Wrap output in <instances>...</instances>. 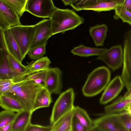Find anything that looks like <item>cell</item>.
<instances>
[{
    "instance_id": "23",
    "label": "cell",
    "mask_w": 131,
    "mask_h": 131,
    "mask_svg": "<svg viewBox=\"0 0 131 131\" xmlns=\"http://www.w3.org/2000/svg\"><path fill=\"white\" fill-rule=\"evenodd\" d=\"M72 110L63 116L52 125L51 131H71L72 121L73 116Z\"/></svg>"
},
{
    "instance_id": "32",
    "label": "cell",
    "mask_w": 131,
    "mask_h": 131,
    "mask_svg": "<svg viewBox=\"0 0 131 131\" xmlns=\"http://www.w3.org/2000/svg\"><path fill=\"white\" fill-rule=\"evenodd\" d=\"M120 122L127 131H130L131 129V114L124 112L118 114Z\"/></svg>"
},
{
    "instance_id": "27",
    "label": "cell",
    "mask_w": 131,
    "mask_h": 131,
    "mask_svg": "<svg viewBox=\"0 0 131 131\" xmlns=\"http://www.w3.org/2000/svg\"><path fill=\"white\" fill-rule=\"evenodd\" d=\"M47 70L30 74L24 80L31 81L36 84L44 87Z\"/></svg>"
},
{
    "instance_id": "37",
    "label": "cell",
    "mask_w": 131,
    "mask_h": 131,
    "mask_svg": "<svg viewBox=\"0 0 131 131\" xmlns=\"http://www.w3.org/2000/svg\"><path fill=\"white\" fill-rule=\"evenodd\" d=\"M10 27L0 13V28L3 30Z\"/></svg>"
},
{
    "instance_id": "15",
    "label": "cell",
    "mask_w": 131,
    "mask_h": 131,
    "mask_svg": "<svg viewBox=\"0 0 131 131\" xmlns=\"http://www.w3.org/2000/svg\"><path fill=\"white\" fill-rule=\"evenodd\" d=\"M3 36L7 53L22 63L23 60L19 48L8 28L3 30Z\"/></svg>"
},
{
    "instance_id": "20",
    "label": "cell",
    "mask_w": 131,
    "mask_h": 131,
    "mask_svg": "<svg viewBox=\"0 0 131 131\" xmlns=\"http://www.w3.org/2000/svg\"><path fill=\"white\" fill-rule=\"evenodd\" d=\"M107 31V26L104 24L97 25L89 28L90 34L96 46H103Z\"/></svg>"
},
{
    "instance_id": "29",
    "label": "cell",
    "mask_w": 131,
    "mask_h": 131,
    "mask_svg": "<svg viewBox=\"0 0 131 131\" xmlns=\"http://www.w3.org/2000/svg\"><path fill=\"white\" fill-rule=\"evenodd\" d=\"M47 42L34 46L29 49L27 54L31 59L37 60L43 57L46 54Z\"/></svg>"
},
{
    "instance_id": "5",
    "label": "cell",
    "mask_w": 131,
    "mask_h": 131,
    "mask_svg": "<svg viewBox=\"0 0 131 131\" xmlns=\"http://www.w3.org/2000/svg\"><path fill=\"white\" fill-rule=\"evenodd\" d=\"M75 93L73 89L70 88L61 93L55 102L50 118V123L54 124L63 116L73 110Z\"/></svg>"
},
{
    "instance_id": "8",
    "label": "cell",
    "mask_w": 131,
    "mask_h": 131,
    "mask_svg": "<svg viewBox=\"0 0 131 131\" xmlns=\"http://www.w3.org/2000/svg\"><path fill=\"white\" fill-rule=\"evenodd\" d=\"M127 131L119 119L118 114H106L93 120L90 131Z\"/></svg>"
},
{
    "instance_id": "6",
    "label": "cell",
    "mask_w": 131,
    "mask_h": 131,
    "mask_svg": "<svg viewBox=\"0 0 131 131\" xmlns=\"http://www.w3.org/2000/svg\"><path fill=\"white\" fill-rule=\"evenodd\" d=\"M34 26L21 25L8 28L18 46L23 60L30 49Z\"/></svg>"
},
{
    "instance_id": "4",
    "label": "cell",
    "mask_w": 131,
    "mask_h": 131,
    "mask_svg": "<svg viewBox=\"0 0 131 131\" xmlns=\"http://www.w3.org/2000/svg\"><path fill=\"white\" fill-rule=\"evenodd\" d=\"M125 0H71L70 5L77 11L92 10L100 12L114 10Z\"/></svg>"
},
{
    "instance_id": "11",
    "label": "cell",
    "mask_w": 131,
    "mask_h": 131,
    "mask_svg": "<svg viewBox=\"0 0 131 131\" xmlns=\"http://www.w3.org/2000/svg\"><path fill=\"white\" fill-rule=\"evenodd\" d=\"M34 26L30 49L47 42L48 39L53 36L50 18L43 20Z\"/></svg>"
},
{
    "instance_id": "2",
    "label": "cell",
    "mask_w": 131,
    "mask_h": 131,
    "mask_svg": "<svg viewBox=\"0 0 131 131\" xmlns=\"http://www.w3.org/2000/svg\"><path fill=\"white\" fill-rule=\"evenodd\" d=\"M41 87L31 81L23 80L16 82L4 94L18 100L21 104L24 110L33 112L34 101L38 91Z\"/></svg>"
},
{
    "instance_id": "1",
    "label": "cell",
    "mask_w": 131,
    "mask_h": 131,
    "mask_svg": "<svg viewBox=\"0 0 131 131\" xmlns=\"http://www.w3.org/2000/svg\"><path fill=\"white\" fill-rule=\"evenodd\" d=\"M50 19L53 36L73 30L83 24L84 20L72 10L56 7Z\"/></svg>"
},
{
    "instance_id": "14",
    "label": "cell",
    "mask_w": 131,
    "mask_h": 131,
    "mask_svg": "<svg viewBox=\"0 0 131 131\" xmlns=\"http://www.w3.org/2000/svg\"><path fill=\"white\" fill-rule=\"evenodd\" d=\"M131 96L119 97L104 108L106 114H119L127 112L131 114Z\"/></svg>"
},
{
    "instance_id": "7",
    "label": "cell",
    "mask_w": 131,
    "mask_h": 131,
    "mask_svg": "<svg viewBox=\"0 0 131 131\" xmlns=\"http://www.w3.org/2000/svg\"><path fill=\"white\" fill-rule=\"evenodd\" d=\"M123 68L121 78L127 91L131 90V30L124 37Z\"/></svg>"
},
{
    "instance_id": "34",
    "label": "cell",
    "mask_w": 131,
    "mask_h": 131,
    "mask_svg": "<svg viewBox=\"0 0 131 131\" xmlns=\"http://www.w3.org/2000/svg\"><path fill=\"white\" fill-rule=\"evenodd\" d=\"M52 126H44L33 124L30 123L27 127L25 131H51Z\"/></svg>"
},
{
    "instance_id": "19",
    "label": "cell",
    "mask_w": 131,
    "mask_h": 131,
    "mask_svg": "<svg viewBox=\"0 0 131 131\" xmlns=\"http://www.w3.org/2000/svg\"><path fill=\"white\" fill-rule=\"evenodd\" d=\"M51 95L45 87L41 88L38 91L34 101L33 112L38 109L48 107L52 101Z\"/></svg>"
},
{
    "instance_id": "39",
    "label": "cell",
    "mask_w": 131,
    "mask_h": 131,
    "mask_svg": "<svg viewBox=\"0 0 131 131\" xmlns=\"http://www.w3.org/2000/svg\"><path fill=\"white\" fill-rule=\"evenodd\" d=\"M123 5L127 10L131 12V0H125Z\"/></svg>"
},
{
    "instance_id": "31",
    "label": "cell",
    "mask_w": 131,
    "mask_h": 131,
    "mask_svg": "<svg viewBox=\"0 0 131 131\" xmlns=\"http://www.w3.org/2000/svg\"><path fill=\"white\" fill-rule=\"evenodd\" d=\"M16 115L14 112L5 110L0 112V127L12 122Z\"/></svg>"
},
{
    "instance_id": "28",
    "label": "cell",
    "mask_w": 131,
    "mask_h": 131,
    "mask_svg": "<svg viewBox=\"0 0 131 131\" xmlns=\"http://www.w3.org/2000/svg\"><path fill=\"white\" fill-rule=\"evenodd\" d=\"M6 56L0 65V79H13L16 82V76L9 67Z\"/></svg>"
},
{
    "instance_id": "12",
    "label": "cell",
    "mask_w": 131,
    "mask_h": 131,
    "mask_svg": "<svg viewBox=\"0 0 131 131\" xmlns=\"http://www.w3.org/2000/svg\"><path fill=\"white\" fill-rule=\"evenodd\" d=\"M62 73L58 67L49 68L47 70L45 87L51 94H60L63 88Z\"/></svg>"
},
{
    "instance_id": "3",
    "label": "cell",
    "mask_w": 131,
    "mask_h": 131,
    "mask_svg": "<svg viewBox=\"0 0 131 131\" xmlns=\"http://www.w3.org/2000/svg\"><path fill=\"white\" fill-rule=\"evenodd\" d=\"M111 72L107 67L101 66L94 69L88 75L82 91L87 97L95 96L104 90L109 82Z\"/></svg>"
},
{
    "instance_id": "30",
    "label": "cell",
    "mask_w": 131,
    "mask_h": 131,
    "mask_svg": "<svg viewBox=\"0 0 131 131\" xmlns=\"http://www.w3.org/2000/svg\"><path fill=\"white\" fill-rule=\"evenodd\" d=\"M2 0L13 8L20 17L25 11V6L27 0Z\"/></svg>"
},
{
    "instance_id": "10",
    "label": "cell",
    "mask_w": 131,
    "mask_h": 131,
    "mask_svg": "<svg viewBox=\"0 0 131 131\" xmlns=\"http://www.w3.org/2000/svg\"><path fill=\"white\" fill-rule=\"evenodd\" d=\"M97 59L105 63L113 71L122 67L123 51L122 46L116 45L107 49L98 56Z\"/></svg>"
},
{
    "instance_id": "36",
    "label": "cell",
    "mask_w": 131,
    "mask_h": 131,
    "mask_svg": "<svg viewBox=\"0 0 131 131\" xmlns=\"http://www.w3.org/2000/svg\"><path fill=\"white\" fill-rule=\"evenodd\" d=\"M3 31L0 28V65L3 61L7 54L3 40Z\"/></svg>"
},
{
    "instance_id": "9",
    "label": "cell",
    "mask_w": 131,
    "mask_h": 131,
    "mask_svg": "<svg viewBox=\"0 0 131 131\" xmlns=\"http://www.w3.org/2000/svg\"><path fill=\"white\" fill-rule=\"evenodd\" d=\"M56 8L52 0H27L25 10L37 17L50 18Z\"/></svg>"
},
{
    "instance_id": "21",
    "label": "cell",
    "mask_w": 131,
    "mask_h": 131,
    "mask_svg": "<svg viewBox=\"0 0 131 131\" xmlns=\"http://www.w3.org/2000/svg\"><path fill=\"white\" fill-rule=\"evenodd\" d=\"M106 48H92L85 46L83 45L74 47L71 52L74 55L81 57H88L92 56H99L105 51Z\"/></svg>"
},
{
    "instance_id": "18",
    "label": "cell",
    "mask_w": 131,
    "mask_h": 131,
    "mask_svg": "<svg viewBox=\"0 0 131 131\" xmlns=\"http://www.w3.org/2000/svg\"><path fill=\"white\" fill-rule=\"evenodd\" d=\"M6 57L9 67L16 76V82L23 80L28 75L27 66H24L7 53Z\"/></svg>"
},
{
    "instance_id": "41",
    "label": "cell",
    "mask_w": 131,
    "mask_h": 131,
    "mask_svg": "<svg viewBox=\"0 0 131 131\" xmlns=\"http://www.w3.org/2000/svg\"><path fill=\"white\" fill-rule=\"evenodd\" d=\"M1 106V101L0 100V106Z\"/></svg>"
},
{
    "instance_id": "16",
    "label": "cell",
    "mask_w": 131,
    "mask_h": 131,
    "mask_svg": "<svg viewBox=\"0 0 131 131\" xmlns=\"http://www.w3.org/2000/svg\"><path fill=\"white\" fill-rule=\"evenodd\" d=\"M0 13L10 27L21 25L16 11L2 0H0Z\"/></svg>"
},
{
    "instance_id": "25",
    "label": "cell",
    "mask_w": 131,
    "mask_h": 131,
    "mask_svg": "<svg viewBox=\"0 0 131 131\" xmlns=\"http://www.w3.org/2000/svg\"><path fill=\"white\" fill-rule=\"evenodd\" d=\"M51 63L50 60L47 57H43L37 59L27 66L28 74L47 70L49 68Z\"/></svg>"
},
{
    "instance_id": "40",
    "label": "cell",
    "mask_w": 131,
    "mask_h": 131,
    "mask_svg": "<svg viewBox=\"0 0 131 131\" xmlns=\"http://www.w3.org/2000/svg\"><path fill=\"white\" fill-rule=\"evenodd\" d=\"M63 3L64 5L67 6L70 5L71 0H61Z\"/></svg>"
},
{
    "instance_id": "17",
    "label": "cell",
    "mask_w": 131,
    "mask_h": 131,
    "mask_svg": "<svg viewBox=\"0 0 131 131\" xmlns=\"http://www.w3.org/2000/svg\"><path fill=\"white\" fill-rule=\"evenodd\" d=\"M32 113L25 110L17 112L12 123V131H25L27 126L31 122Z\"/></svg>"
},
{
    "instance_id": "24",
    "label": "cell",
    "mask_w": 131,
    "mask_h": 131,
    "mask_svg": "<svg viewBox=\"0 0 131 131\" xmlns=\"http://www.w3.org/2000/svg\"><path fill=\"white\" fill-rule=\"evenodd\" d=\"M72 111L73 116L78 119L88 131H90L93 126V120L86 112L78 106H74Z\"/></svg>"
},
{
    "instance_id": "22",
    "label": "cell",
    "mask_w": 131,
    "mask_h": 131,
    "mask_svg": "<svg viewBox=\"0 0 131 131\" xmlns=\"http://www.w3.org/2000/svg\"><path fill=\"white\" fill-rule=\"evenodd\" d=\"M1 107L5 110L18 112L24 110L20 103L9 95L4 94L0 96Z\"/></svg>"
},
{
    "instance_id": "35",
    "label": "cell",
    "mask_w": 131,
    "mask_h": 131,
    "mask_svg": "<svg viewBox=\"0 0 131 131\" xmlns=\"http://www.w3.org/2000/svg\"><path fill=\"white\" fill-rule=\"evenodd\" d=\"M71 131H88L78 119L73 116L71 123Z\"/></svg>"
},
{
    "instance_id": "13",
    "label": "cell",
    "mask_w": 131,
    "mask_h": 131,
    "mask_svg": "<svg viewBox=\"0 0 131 131\" xmlns=\"http://www.w3.org/2000/svg\"><path fill=\"white\" fill-rule=\"evenodd\" d=\"M124 86L120 76L115 77L104 89L100 100V104L104 105L113 100L118 95Z\"/></svg>"
},
{
    "instance_id": "38",
    "label": "cell",
    "mask_w": 131,
    "mask_h": 131,
    "mask_svg": "<svg viewBox=\"0 0 131 131\" xmlns=\"http://www.w3.org/2000/svg\"><path fill=\"white\" fill-rule=\"evenodd\" d=\"M12 122L0 127V131H12Z\"/></svg>"
},
{
    "instance_id": "33",
    "label": "cell",
    "mask_w": 131,
    "mask_h": 131,
    "mask_svg": "<svg viewBox=\"0 0 131 131\" xmlns=\"http://www.w3.org/2000/svg\"><path fill=\"white\" fill-rule=\"evenodd\" d=\"M15 83L13 79H0V96L4 94Z\"/></svg>"
},
{
    "instance_id": "26",
    "label": "cell",
    "mask_w": 131,
    "mask_h": 131,
    "mask_svg": "<svg viewBox=\"0 0 131 131\" xmlns=\"http://www.w3.org/2000/svg\"><path fill=\"white\" fill-rule=\"evenodd\" d=\"M115 14L114 18L115 20L121 19L123 23L131 25V12L127 10L123 6V3L116 7L114 9Z\"/></svg>"
}]
</instances>
